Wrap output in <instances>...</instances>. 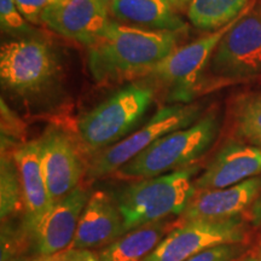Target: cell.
Here are the masks:
<instances>
[{"mask_svg":"<svg viewBox=\"0 0 261 261\" xmlns=\"http://www.w3.org/2000/svg\"><path fill=\"white\" fill-rule=\"evenodd\" d=\"M178 223L172 218L133 228L98 252L100 261H143Z\"/></svg>","mask_w":261,"mask_h":261,"instance_id":"18","label":"cell"},{"mask_svg":"<svg viewBox=\"0 0 261 261\" xmlns=\"http://www.w3.org/2000/svg\"><path fill=\"white\" fill-rule=\"evenodd\" d=\"M110 3L112 0H54L42 14L41 23L89 47L112 21Z\"/></svg>","mask_w":261,"mask_h":261,"instance_id":"11","label":"cell"},{"mask_svg":"<svg viewBox=\"0 0 261 261\" xmlns=\"http://www.w3.org/2000/svg\"><path fill=\"white\" fill-rule=\"evenodd\" d=\"M244 243H226L195 254L185 261H236L244 256Z\"/></svg>","mask_w":261,"mask_h":261,"instance_id":"23","label":"cell"},{"mask_svg":"<svg viewBox=\"0 0 261 261\" xmlns=\"http://www.w3.org/2000/svg\"><path fill=\"white\" fill-rule=\"evenodd\" d=\"M0 24L3 32L18 39L35 35V29L19 12L15 0H0Z\"/></svg>","mask_w":261,"mask_h":261,"instance_id":"22","label":"cell"},{"mask_svg":"<svg viewBox=\"0 0 261 261\" xmlns=\"http://www.w3.org/2000/svg\"><path fill=\"white\" fill-rule=\"evenodd\" d=\"M155 96L154 85L136 81L81 115L76 122V136L83 151L93 156L126 138L148 113Z\"/></svg>","mask_w":261,"mask_h":261,"instance_id":"2","label":"cell"},{"mask_svg":"<svg viewBox=\"0 0 261 261\" xmlns=\"http://www.w3.org/2000/svg\"><path fill=\"white\" fill-rule=\"evenodd\" d=\"M123 233V218L115 197L104 191H94L85 205L74 240L68 249L90 250L106 247Z\"/></svg>","mask_w":261,"mask_h":261,"instance_id":"15","label":"cell"},{"mask_svg":"<svg viewBox=\"0 0 261 261\" xmlns=\"http://www.w3.org/2000/svg\"><path fill=\"white\" fill-rule=\"evenodd\" d=\"M90 196L89 189L85 185H79L69 195L52 205L51 210L42 217L31 233L38 256L54 255L70 247Z\"/></svg>","mask_w":261,"mask_h":261,"instance_id":"12","label":"cell"},{"mask_svg":"<svg viewBox=\"0 0 261 261\" xmlns=\"http://www.w3.org/2000/svg\"><path fill=\"white\" fill-rule=\"evenodd\" d=\"M261 192V174L232 187L196 191L179 223L190 220H223L240 217Z\"/></svg>","mask_w":261,"mask_h":261,"instance_id":"14","label":"cell"},{"mask_svg":"<svg viewBox=\"0 0 261 261\" xmlns=\"http://www.w3.org/2000/svg\"><path fill=\"white\" fill-rule=\"evenodd\" d=\"M257 259H259V261H261V247H260V249H259V253H257Z\"/></svg>","mask_w":261,"mask_h":261,"instance_id":"29","label":"cell"},{"mask_svg":"<svg viewBox=\"0 0 261 261\" xmlns=\"http://www.w3.org/2000/svg\"><path fill=\"white\" fill-rule=\"evenodd\" d=\"M39 140L42 174L54 205L79 187L89 165L79 142L60 126H47Z\"/></svg>","mask_w":261,"mask_h":261,"instance_id":"9","label":"cell"},{"mask_svg":"<svg viewBox=\"0 0 261 261\" xmlns=\"http://www.w3.org/2000/svg\"><path fill=\"white\" fill-rule=\"evenodd\" d=\"M219 129V114L207 113L192 125L161 137L117 169L114 175L119 179L138 180L195 165L213 145Z\"/></svg>","mask_w":261,"mask_h":261,"instance_id":"4","label":"cell"},{"mask_svg":"<svg viewBox=\"0 0 261 261\" xmlns=\"http://www.w3.org/2000/svg\"><path fill=\"white\" fill-rule=\"evenodd\" d=\"M250 217H252V221L256 226L261 227V192L257 196V198L254 202L252 208H250Z\"/></svg>","mask_w":261,"mask_h":261,"instance_id":"26","label":"cell"},{"mask_svg":"<svg viewBox=\"0 0 261 261\" xmlns=\"http://www.w3.org/2000/svg\"><path fill=\"white\" fill-rule=\"evenodd\" d=\"M197 165L175 169L158 177L130 180L114 196L123 218L125 233L133 228L180 215L196 194Z\"/></svg>","mask_w":261,"mask_h":261,"instance_id":"3","label":"cell"},{"mask_svg":"<svg viewBox=\"0 0 261 261\" xmlns=\"http://www.w3.org/2000/svg\"><path fill=\"white\" fill-rule=\"evenodd\" d=\"M219 79H246L261 74V16L247 12L224 35L210 63Z\"/></svg>","mask_w":261,"mask_h":261,"instance_id":"10","label":"cell"},{"mask_svg":"<svg viewBox=\"0 0 261 261\" xmlns=\"http://www.w3.org/2000/svg\"><path fill=\"white\" fill-rule=\"evenodd\" d=\"M54 0H15L19 12L29 23H41V16Z\"/></svg>","mask_w":261,"mask_h":261,"instance_id":"24","label":"cell"},{"mask_svg":"<svg viewBox=\"0 0 261 261\" xmlns=\"http://www.w3.org/2000/svg\"><path fill=\"white\" fill-rule=\"evenodd\" d=\"M202 112L203 107L196 103H173L161 108L144 126L116 144L93 155L87 163V179L94 180L115 174L117 169L144 151L161 137L197 121L202 116Z\"/></svg>","mask_w":261,"mask_h":261,"instance_id":"6","label":"cell"},{"mask_svg":"<svg viewBox=\"0 0 261 261\" xmlns=\"http://www.w3.org/2000/svg\"><path fill=\"white\" fill-rule=\"evenodd\" d=\"M231 114L234 133L240 140L261 149V93L238 98Z\"/></svg>","mask_w":261,"mask_h":261,"instance_id":"21","label":"cell"},{"mask_svg":"<svg viewBox=\"0 0 261 261\" xmlns=\"http://www.w3.org/2000/svg\"><path fill=\"white\" fill-rule=\"evenodd\" d=\"M110 12L115 21L132 27L175 34L188 31L169 0H112Z\"/></svg>","mask_w":261,"mask_h":261,"instance_id":"17","label":"cell"},{"mask_svg":"<svg viewBox=\"0 0 261 261\" xmlns=\"http://www.w3.org/2000/svg\"><path fill=\"white\" fill-rule=\"evenodd\" d=\"M169 2L172 3L175 9H181V8H185V6L190 5L192 0H169Z\"/></svg>","mask_w":261,"mask_h":261,"instance_id":"27","label":"cell"},{"mask_svg":"<svg viewBox=\"0 0 261 261\" xmlns=\"http://www.w3.org/2000/svg\"><path fill=\"white\" fill-rule=\"evenodd\" d=\"M58 74V57L47 41L32 37L2 45L0 80L14 96L25 100L40 97L56 85Z\"/></svg>","mask_w":261,"mask_h":261,"instance_id":"5","label":"cell"},{"mask_svg":"<svg viewBox=\"0 0 261 261\" xmlns=\"http://www.w3.org/2000/svg\"><path fill=\"white\" fill-rule=\"evenodd\" d=\"M257 12H259V15L261 16V6H260V9H259V10H257Z\"/></svg>","mask_w":261,"mask_h":261,"instance_id":"30","label":"cell"},{"mask_svg":"<svg viewBox=\"0 0 261 261\" xmlns=\"http://www.w3.org/2000/svg\"><path fill=\"white\" fill-rule=\"evenodd\" d=\"M248 234V224L241 217L178 223L143 261H185L220 244L244 243Z\"/></svg>","mask_w":261,"mask_h":261,"instance_id":"8","label":"cell"},{"mask_svg":"<svg viewBox=\"0 0 261 261\" xmlns=\"http://www.w3.org/2000/svg\"><path fill=\"white\" fill-rule=\"evenodd\" d=\"M261 174V149L242 140H227L203 172L195 178L196 191L232 187Z\"/></svg>","mask_w":261,"mask_h":261,"instance_id":"13","label":"cell"},{"mask_svg":"<svg viewBox=\"0 0 261 261\" xmlns=\"http://www.w3.org/2000/svg\"><path fill=\"white\" fill-rule=\"evenodd\" d=\"M24 212L23 190L12 150H2L0 160V217L3 224Z\"/></svg>","mask_w":261,"mask_h":261,"instance_id":"20","label":"cell"},{"mask_svg":"<svg viewBox=\"0 0 261 261\" xmlns=\"http://www.w3.org/2000/svg\"><path fill=\"white\" fill-rule=\"evenodd\" d=\"M249 0H192L188 18L200 31L213 33L225 27L246 10Z\"/></svg>","mask_w":261,"mask_h":261,"instance_id":"19","label":"cell"},{"mask_svg":"<svg viewBox=\"0 0 261 261\" xmlns=\"http://www.w3.org/2000/svg\"><path fill=\"white\" fill-rule=\"evenodd\" d=\"M12 156L17 165L23 190V226L31 234L52 207L41 169L40 140L38 138L19 143L12 150Z\"/></svg>","mask_w":261,"mask_h":261,"instance_id":"16","label":"cell"},{"mask_svg":"<svg viewBox=\"0 0 261 261\" xmlns=\"http://www.w3.org/2000/svg\"><path fill=\"white\" fill-rule=\"evenodd\" d=\"M236 261H259V259L255 255H244Z\"/></svg>","mask_w":261,"mask_h":261,"instance_id":"28","label":"cell"},{"mask_svg":"<svg viewBox=\"0 0 261 261\" xmlns=\"http://www.w3.org/2000/svg\"><path fill=\"white\" fill-rule=\"evenodd\" d=\"M33 261H100L98 254L89 249H65L50 256H38Z\"/></svg>","mask_w":261,"mask_h":261,"instance_id":"25","label":"cell"},{"mask_svg":"<svg viewBox=\"0 0 261 261\" xmlns=\"http://www.w3.org/2000/svg\"><path fill=\"white\" fill-rule=\"evenodd\" d=\"M179 34L110 21L87 47V67L97 84H114L148 75L178 47Z\"/></svg>","mask_w":261,"mask_h":261,"instance_id":"1","label":"cell"},{"mask_svg":"<svg viewBox=\"0 0 261 261\" xmlns=\"http://www.w3.org/2000/svg\"><path fill=\"white\" fill-rule=\"evenodd\" d=\"M244 11L225 27L210 33L182 47H177L148 74V76L165 85L169 90L168 100L172 103H191L196 86L202 73L208 67L212 55L226 33L240 18L249 12Z\"/></svg>","mask_w":261,"mask_h":261,"instance_id":"7","label":"cell"}]
</instances>
